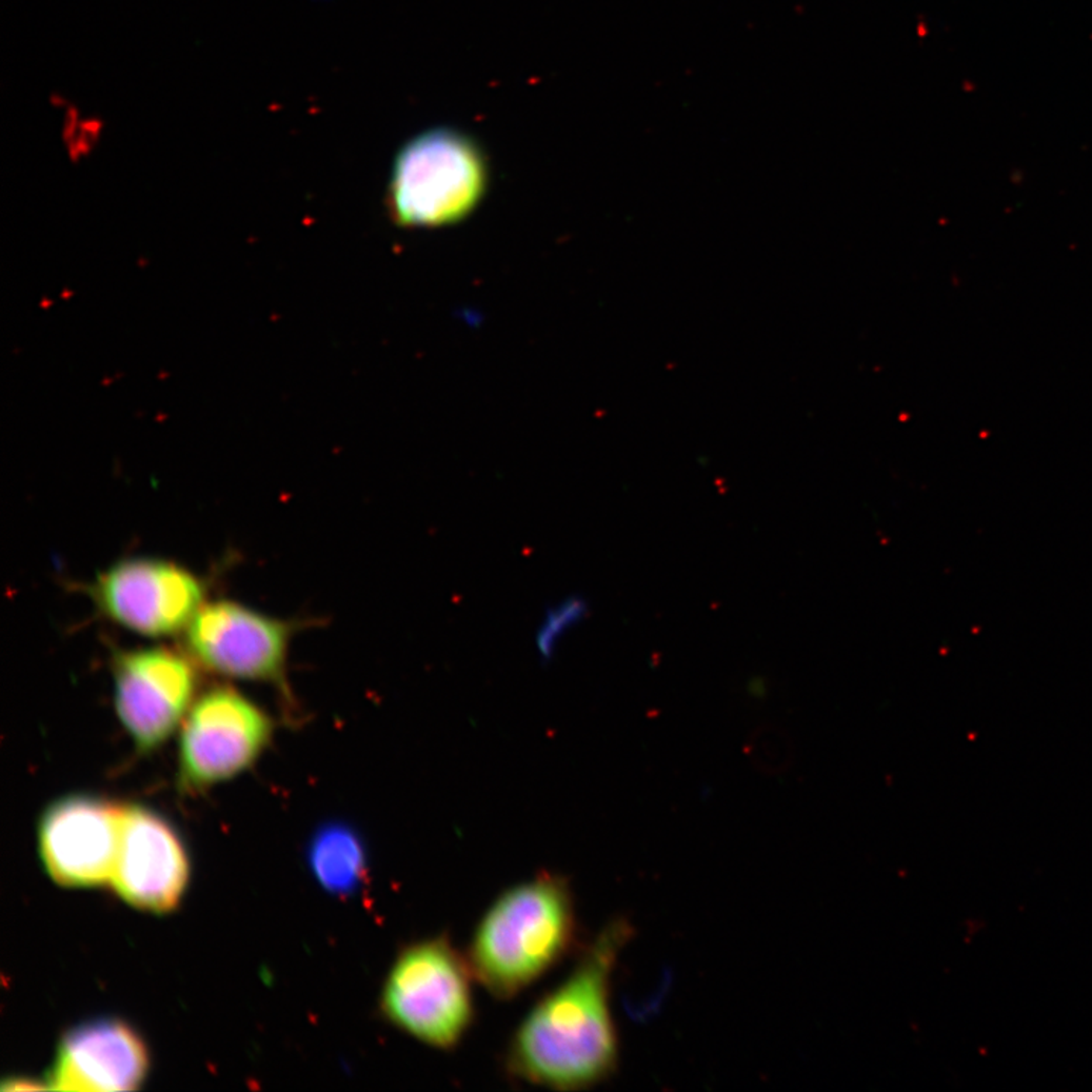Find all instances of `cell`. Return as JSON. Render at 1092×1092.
Here are the masks:
<instances>
[{
	"instance_id": "cell-1",
	"label": "cell",
	"mask_w": 1092,
	"mask_h": 1092,
	"mask_svg": "<svg viewBox=\"0 0 1092 1092\" xmlns=\"http://www.w3.org/2000/svg\"><path fill=\"white\" fill-rule=\"evenodd\" d=\"M632 929L610 922L557 990L534 1006L510 1044L513 1076L559 1091H578L608 1079L618 1066V1035L610 987Z\"/></svg>"
},
{
	"instance_id": "cell-2",
	"label": "cell",
	"mask_w": 1092,
	"mask_h": 1092,
	"mask_svg": "<svg viewBox=\"0 0 1092 1092\" xmlns=\"http://www.w3.org/2000/svg\"><path fill=\"white\" fill-rule=\"evenodd\" d=\"M574 938L570 885L557 874H540L505 891L485 912L468 962L494 997L513 998L563 959Z\"/></svg>"
},
{
	"instance_id": "cell-3",
	"label": "cell",
	"mask_w": 1092,
	"mask_h": 1092,
	"mask_svg": "<svg viewBox=\"0 0 1092 1092\" xmlns=\"http://www.w3.org/2000/svg\"><path fill=\"white\" fill-rule=\"evenodd\" d=\"M472 977L470 962L443 936L412 944L389 971L381 1014L426 1046L453 1049L474 1019Z\"/></svg>"
},
{
	"instance_id": "cell-4",
	"label": "cell",
	"mask_w": 1092,
	"mask_h": 1092,
	"mask_svg": "<svg viewBox=\"0 0 1092 1092\" xmlns=\"http://www.w3.org/2000/svg\"><path fill=\"white\" fill-rule=\"evenodd\" d=\"M488 167L477 144L453 130H434L406 143L396 158L389 206L399 225L445 226L481 201Z\"/></svg>"
},
{
	"instance_id": "cell-5",
	"label": "cell",
	"mask_w": 1092,
	"mask_h": 1092,
	"mask_svg": "<svg viewBox=\"0 0 1092 1092\" xmlns=\"http://www.w3.org/2000/svg\"><path fill=\"white\" fill-rule=\"evenodd\" d=\"M274 724L263 709L231 687L193 702L179 742L182 787L202 789L237 777L266 750Z\"/></svg>"
},
{
	"instance_id": "cell-6",
	"label": "cell",
	"mask_w": 1092,
	"mask_h": 1092,
	"mask_svg": "<svg viewBox=\"0 0 1092 1092\" xmlns=\"http://www.w3.org/2000/svg\"><path fill=\"white\" fill-rule=\"evenodd\" d=\"M293 633V622L222 599L199 609L185 630V646L213 673L275 684L289 694L285 668Z\"/></svg>"
},
{
	"instance_id": "cell-7",
	"label": "cell",
	"mask_w": 1092,
	"mask_h": 1092,
	"mask_svg": "<svg viewBox=\"0 0 1092 1092\" xmlns=\"http://www.w3.org/2000/svg\"><path fill=\"white\" fill-rule=\"evenodd\" d=\"M90 595L106 618L150 637L187 630L203 605L205 588L174 561L125 559L98 575Z\"/></svg>"
},
{
	"instance_id": "cell-8",
	"label": "cell",
	"mask_w": 1092,
	"mask_h": 1092,
	"mask_svg": "<svg viewBox=\"0 0 1092 1092\" xmlns=\"http://www.w3.org/2000/svg\"><path fill=\"white\" fill-rule=\"evenodd\" d=\"M113 680L117 716L141 753L157 750L174 735L198 684L192 661L163 647L116 654Z\"/></svg>"
},
{
	"instance_id": "cell-9",
	"label": "cell",
	"mask_w": 1092,
	"mask_h": 1092,
	"mask_svg": "<svg viewBox=\"0 0 1092 1092\" xmlns=\"http://www.w3.org/2000/svg\"><path fill=\"white\" fill-rule=\"evenodd\" d=\"M123 806L95 795H68L40 818L41 860L52 880L67 888L112 883Z\"/></svg>"
},
{
	"instance_id": "cell-10",
	"label": "cell",
	"mask_w": 1092,
	"mask_h": 1092,
	"mask_svg": "<svg viewBox=\"0 0 1092 1092\" xmlns=\"http://www.w3.org/2000/svg\"><path fill=\"white\" fill-rule=\"evenodd\" d=\"M191 878V860L177 830L160 813L123 806L122 832L112 885L134 908L175 911Z\"/></svg>"
},
{
	"instance_id": "cell-11",
	"label": "cell",
	"mask_w": 1092,
	"mask_h": 1092,
	"mask_svg": "<svg viewBox=\"0 0 1092 1092\" xmlns=\"http://www.w3.org/2000/svg\"><path fill=\"white\" fill-rule=\"evenodd\" d=\"M147 1070L150 1054L139 1033L120 1019L99 1018L61 1038L46 1085L57 1091H133Z\"/></svg>"
},
{
	"instance_id": "cell-12",
	"label": "cell",
	"mask_w": 1092,
	"mask_h": 1092,
	"mask_svg": "<svg viewBox=\"0 0 1092 1092\" xmlns=\"http://www.w3.org/2000/svg\"><path fill=\"white\" fill-rule=\"evenodd\" d=\"M306 863L319 887L336 897H353L364 887L369 857L363 836L353 826L331 821L313 833Z\"/></svg>"
},
{
	"instance_id": "cell-13",
	"label": "cell",
	"mask_w": 1092,
	"mask_h": 1092,
	"mask_svg": "<svg viewBox=\"0 0 1092 1092\" xmlns=\"http://www.w3.org/2000/svg\"><path fill=\"white\" fill-rule=\"evenodd\" d=\"M585 613L588 604L581 597L568 598L556 608L548 609L545 619L536 636L537 651L543 660L548 661L553 657L557 642L567 635L568 630L584 618Z\"/></svg>"
},
{
	"instance_id": "cell-14",
	"label": "cell",
	"mask_w": 1092,
	"mask_h": 1092,
	"mask_svg": "<svg viewBox=\"0 0 1092 1092\" xmlns=\"http://www.w3.org/2000/svg\"><path fill=\"white\" fill-rule=\"evenodd\" d=\"M43 1088H46V1085H40L31 1079H16V1077L6 1080L3 1085V1090L8 1091L43 1090Z\"/></svg>"
}]
</instances>
